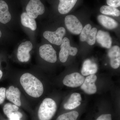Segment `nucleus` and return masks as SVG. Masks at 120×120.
<instances>
[{
	"mask_svg": "<svg viewBox=\"0 0 120 120\" xmlns=\"http://www.w3.org/2000/svg\"><path fill=\"white\" fill-rule=\"evenodd\" d=\"M97 31V28L94 27L92 28L91 25L90 24H86L80 33V41H86L90 45H94L96 41Z\"/></svg>",
	"mask_w": 120,
	"mask_h": 120,
	"instance_id": "39448f33",
	"label": "nucleus"
},
{
	"mask_svg": "<svg viewBox=\"0 0 120 120\" xmlns=\"http://www.w3.org/2000/svg\"><path fill=\"white\" fill-rule=\"evenodd\" d=\"M106 2L109 6L117 8L120 6V0H107Z\"/></svg>",
	"mask_w": 120,
	"mask_h": 120,
	"instance_id": "a878e982",
	"label": "nucleus"
},
{
	"mask_svg": "<svg viewBox=\"0 0 120 120\" xmlns=\"http://www.w3.org/2000/svg\"><path fill=\"white\" fill-rule=\"evenodd\" d=\"M65 23L69 31L73 34H79L82 30V23L77 17L73 15L67 16L65 19Z\"/></svg>",
	"mask_w": 120,
	"mask_h": 120,
	"instance_id": "0eeeda50",
	"label": "nucleus"
},
{
	"mask_svg": "<svg viewBox=\"0 0 120 120\" xmlns=\"http://www.w3.org/2000/svg\"><path fill=\"white\" fill-rule=\"evenodd\" d=\"M33 48L32 43L30 41H26L21 43L17 50V57L20 62H27L30 60V52Z\"/></svg>",
	"mask_w": 120,
	"mask_h": 120,
	"instance_id": "1a4fd4ad",
	"label": "nucleus"
},
{
	"mask_svg": "<svg viewBox=\"0 0 120 120\" xmlns=\"http://www.w3.org/2000/svg\"><path fill=\"white\" fill-rule=\"evenodd\" d=\"M97 77L96 75H90L86 77L84 82L81 86V88L86 94H93L97 91V87L95 85Z\"/></svg>",
	"mask_w": 120,
	"mask_h": 120,
	"instance_id": "9b49d317",
	"label": "nucleus"
},
{
	"mask_svg": "<svg viewBox=\"0 0 120 120\" xmlns=\"http://www.w3.org/2000/svg\"><path fill=\"white\" fill-rule=\"evenodd\" d=\"M57 106L52 99L46 98L40 105L38 112L39 120H51L56 112Z\"/></svg>",
	"mask_w": 120,
	"mask_h": 120,
	"instance_id": "f03ea898",
	"label": "nucleus"
},
{
	"mask_svg": "<svg viewBox=\"0 0 120 120\" xmlns=\"http://www.w3.org/2000/svg\"><path fill=\"white\" fill-rule=\"evenodd\" d=\"M85 80L83 76L78 72H74L67 75L63 80L65 86L72 87H77L82 86Z\"/></svg>",
	"mask_w": 120,
	"mask_h": 120,
	"instance_id": "9d476101",
	"label": "nucleus"
},
{
	"mask_svg": "<svg viewBox=\"0 0 120 120\" xmlns=\"http://www.w3.org/2000/svg\"><path fill=\"white\" fill-rule=\"evenodd\" d=\"M82 100L81 95L79 93H74L71 94L68 100L65 103L70 104L75 102L80 101Z\"/></svg>",
	"mask_w": 120,
	"mask_h": 120,
	"instance_id": "5701e85b",
	"label": "nucleus"
},
{
	"mask_svg": "<svg viewBox=\"0 0 120 120\" xmlns=\"http://www.w3.org/2000/svg\"><path fill=\"white\" fill-rule=\"evenodd\" d=\"M20 82L26 93L34 98H38L43 94V84L34 75L28 73L23 74Z\"/></svg>",
	"mask_w": 120,
	"mask_h": 120,
	"instance_id": "f257e3e1",
	"label": "nucleus"
},
{
	"mask_svg": "<svg viewBox=\"0 0 120 120\" xmlns=\"http://www.w3.org/2000/svg\"><path fill=\"white\" fill-rule=\"evenodd\" d=\"M5 94L6 97L8 100L18 107L21 106L22 105L20 99L21 92L19 88L15 87L13 86H11L8 89L6 90Z\"/></svg>",
	"mask_w": 120,
	"mask_h": 120,
	"instance_id": "f8f14e48",
	"label": "nucleus"
},
{
	"mask_svg": "<svg viewBox=\"0 0 120 120\" xmlns=\"http://www.w3.org/2000/svg\"><path fill=\"white\" fill-rule=\"evenodd\" d=\"M26 12L30 16L35 19L45 12V6L40 0H30L26 8Z\"/></svg>",
	"mask_w": 120,
	"mask_h": 120,
	"instance_id": "20e7f679",
	"label": "nucleus"
},
{
	"mask_svg": "<svg viewBox=\"0 0 120 120\" xmlns=\"http://www.w3.org/2000/svg\"><path fill=\"white\" fill-rule=\"evenodd\" d=\"M60 45L59 59L62 63L67 61L69 55L75 56L77 54L78 49L76 47L71 46L70 41L68 38H64L62 39Z\"/></svg>",
	"mask_w": 120,
	"mask_h": 120,
	"instance_id": "7ed1b4c3",
	"label": "nucleus"
},
{
	"mask_svg": "<svg viewBox=\"0 0 120 120\" xmlns=\"http://www.w3.org/2000/svg\"><path fill=\"white\" fill-rule=\"evenodd\" d=\"M96 40L102 47L106 49H110L111 47L112 39L108 32L99 30L97 31Z\"/></svg>",
	"mask_w": 120,
	"mask_h": 120,
	"instance_id": "4468645a",
	"label": "nucleus"
},
{
	"mask_svg": "<svg viewBox=\"0 0 120 120\" xmlns=\"http://www.w3.org/2000/svg\"><path fill=\"white\" fill-rule=\"evenodd\" d=\"M79 116L77 111H72L60 115L56 120H76Z\"/></svg>",
	"mask_w": 120,
	"mask_h": 120,
	"instance_id": "412c9836",
	"label": "nucleus"
},
{
	"mask_svg": "<svg viewBox=\"0 0 120 120\" xmlns=\"http://www.w3.org/2000/svg\"><path fill=\"white\" fill-rule=\"evenodd\" d=\"M11 19L8 5L5 1L0 0V22L3 24L8 22Z\"/></svg>",
	"mask_w": 120,
	"mask_h": 120,
	"instance_id": "dca6fc26",
	"label": "nucleus"
},
{
	"mask_svg": "<svg viewBox=\"0 0 120 120\" xmlns=\"http://www.w3.org/2000/svg\"><path fill=\"white\" fill-rule=\"evenodd\" d=\"M3 111L4 114L8 118L11 114L13 112H16L13 107L11 103H8L5 104L3 108Z\"/></svg>",
	"mask_w": 120,
	"mask_h": 120,
	"instance_id": "4be33fe9",
	"label": "nucleus"
},
{
	"mask_svg": "<svg viewBox=\"0 0 120 120\" xmlns=\"http://www.w3.org/2000/svg\"><path fill=\"white\" fill-rule=\"evenodd\" d=\"M22 116V114L20 112L17 111L11 114L8 119L9 120H20Z\"/></svg>",
	"mask_w": 120,
	"mask_h": 120,
	"instance_id": "b1692460",
	"label": "nucleus"
},
{
	"mask_svg": "<svg viewBox=\"0 0 120 120\" xmlns=\"http://www.w3.org/2000/svg\"><path fill=\"white\" fill-rule=\"evenodd\" d=\"M1 35H2V34H1V31L0 30V38L1 37Z\"/></svg>",
	"mask_w": 120,
	"mask_h": 120,
	"instance_id": "c756f323",
	"label": "nucleus"
},
{
	"mask_svg": "<svg viewBox=\"0 0 120 120\" xmlns=\"http://www.w3.org/2000/svg\"><path fill=\"white\" fill-rule=\"evenodd\" d=\"M2 75H3V72H2V71L0 70V80L1 79Z\"/></svg>",
	"mask_w": 120,
	"mask_h": 120,
	"instance_id": "c85d7f7f",
	"label": "nucleus"
},
{
	"mask_svg": "<svg viewBox=\"0 0 120 120\" xmlns=\"http://www.w3.org/2000/svg\"><path fill=\"white\" fill-rule=\"evenodd\" d=\"M39 53L40 56L47 62L54 63L57 60L56 52L51 45L45 44L39 47Z\"/></svg>",
	"mask_w": 120,
	"mask_h": 120,
	"instance_id": "6e6552de",
	"label": "nucleus"
},
{
	"mask_svg": "<svg viewBox=\"0 0 120 120\" xmlns=\"http://www.w3.org/2000/svg\"><path fill=\"white\" fill-rule=\"evenodd\" d=\"M108 55L111 67L115 69L118 68L120 65V47L117 45L111 47L108 52Z\"/></svg>",
	"mask_w": 120,
	"mask_h": 120,
	"instance_id": "ddd939ff",
	"label": "nucleus"
},
{
	"mask_svg": "<svg viewBox=\"0 0 120 120\" xmlns=\"http://www.w3.org/2000/svg\"><path fill=\"white\" fill-rule=\"evenodd\" d=\"M96 120H112V115L109 114H102Z\"/></svg>",
	"mask_w": 120,
	"mask_h": 120,
	"instance_id": "cd10ccee",
	"label": "nucleus"
},
{
	"mask_svg": "<svg viewBox=\"0 0 120 120\" xmlns=\"http://www.w3.org/2000/svg\"><path fill=\"white\" fill-rule=\"evenodd\" d=\"M58 11L60 13L65 15L68 13L76 4L77 0H59Z\"/></svg>",
	"mask_w": 120,
	"mask_h": 120,
	"instance_id": "f3484780",
	"label": "nucleus"
},
{
	"mask_svg": "<svg viewBox=\"0 0 120 120\" xmlns=\"http://www.w3.org/2000/svg\"><path fill=\"white\" fill-rule=\"evenodd\" d=\"M98 19L102 26L109 30L115 29L118 27V23L116 21L106 16L99 15L98 16Z\"/></svg>",
	"mask_w": 120,
	"mask_h": 120,
	"instance_id": "a211bd4d",
	"label": "nucleus"
},
{
	"mask_svg": "<svg viewBox=\"0 0 120 120\" xmlns=\"http://www.w3.org/2000/svg\"><path fill=\"white\" fill-rule=\"evenodd\" d=\"M66 34V30L64 27H60L54 32L46 31L43 33L44 38L50 43L60 45L62 42L63 37Z\"/></svg>",
	"mask_w": 120,
	"mask_h": 120,
	"instance_id": "423d86ee",
	"label": "nucleus"
},
{
	"mask_svg": "<svg viewBox=\"0 0 120 120\" xmlns=\"http://www.w3.org/2000/svg\"><path fill=\"white\" fill-rule=\"evenodd\" d=\"M6 90L4 87L0 88V105L4 102L6 98Z\"/></svg>",
	"mask_w": 120,
	"mask_h": 120,
	"instance_id": "bb28decb",
	"label": "nucleus"
},
{
	"mask_svg": "<svg viewBox=\"0 0 120 120\" xmlns=\"http://www.w3.org/2000/svg\"><path fill=\"white\" fill-rule=\"evenodd\" d=\"M21 22L24 26L30 28L32 30H35L37 29V23L35 20L30 16L26 12L21 15Z\"/></svg>",
	"mask_w": 120,
	"mask_h": 120,
	"instance_id": "6ab92c4d",
	"label": "nucleus"
},
{
	"mask_svg": "<svg viewBox=\"0 0 120 120\" xmlns=\"http://www.w3.org/2000/svg\"><path fill=\"white\" fill-rule=\"evenodd\" d=\"M98 70V65L90 60H86L84 62L81 71L82 75L84 76L95 75Z\"/></svg>",
	"mask_w": 120,
	"mask_h": 120,
	"instance_id": "2eb2a0df",
	"label": "nucleus"
},
{
	"mask_svg": "<svg viewBox=\"0 0 120 120\" xmlns=\"http://www.w3.org/2000/svg\"><path fill=\"white\" fill-rule=\"evenodd\" d=\"M100 11L101 13L109 15L118 17L120 15V11L119 10L116 8L109 5H103L101 7Z\"/></svg>",
	"mask_w": 120,
	"mask_h": 120,
	"instance_id": "aec40b11",
	"label": "nucleus"
},
{
	"mask_svg": "<svg viewBox=\"0 0 120 120\" xmlns=\"http://www.w3.org/2000/svg\"><path fill=\"white\" fill-rule=\"evenodd\" d=\"M81 104L80 101L75 102L70 104H65L64 105V107L66 109H72L79 106Z\"/></svg>",
	"mask_w": 120,
	"mask_h": 120,
	"instance_id": "393cba45",
	"label": "nucleus"
}]
</instances>
